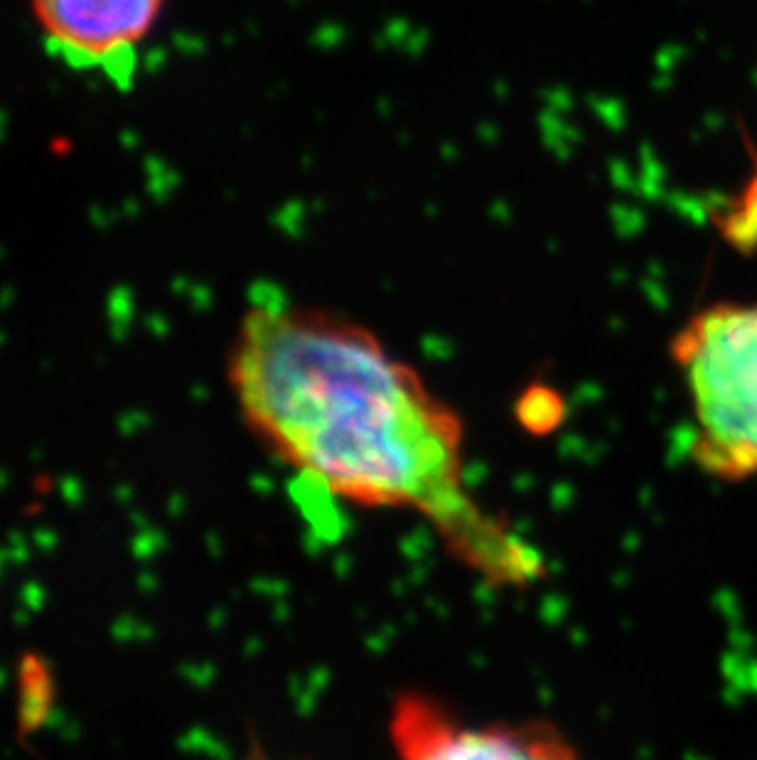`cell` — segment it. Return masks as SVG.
<instances>
[{"label":"cell","instance_id":"obj_3","mask_svg":"<svg viewBox=\"0 0 757 760\" xmlns=\"http://www.w3.org/2000/svg\"><path fill=\"white\" fill-rule=\"evenodd\" d=\"M47 52L72 72L128 89L165 0H28Z\"/></svg>","mask_w":757,"mask_h":760},{"label":"cell","instance_id":"obj_6","mask_svg":"<svg viewBox=\"0 0 757 760\" xmlns=\"http://www.w3.org/2000/svg\"><path fill=\"white\" fill-rule=\"evenodd\" d=\"M728 234L733 237L735 244L745 246V249H753L757 246V180L750 187L748 202H745V210L740 217H733L728 224Z\"/></svg>","mask_w":757,"mask_h":760},{"label":"cell","instance_id":"obj_1","mask_svg":"<svg viewBox=\"0 0 757 760\" xmlns=\"http://www.w3.org/2000/svg\"><path fill=\"white\" fill-rule=\"evenodd\" d=\"M227 377L263 446L332 495L428 519L487 583L544 576L539 551L467 490L458 411L362 323L327 308H251Z\"/></svg>","mask_w":757,"mask_h":760},{"label":"cell","instance_id":"obj_4","mask_svg":"<svg viewBox=\"0 0 757 760\" xmlns=\"http://www.w3.org/2000/svg\"><path fill=\"white\" fill-rule=\"evenodd\" d=\"M443 701L426 692H404L391 704L389 741L408 760H566L578 751L571 738L549 721L470 726Z\"/></svg>","mask_w":757,"mask_h":760},{"label":"cell","instance_id":"obj_5","mask_svg":"<svg viewBox=\"0 0 757 760\" xmlns=\"http://www.w3.org/2000/svg\"><path fill=\"white\" fill-rule=\"evenodd\" d=\"M52 706V674L45 660L25 657L20 667V724L35 731L47 719Z\"/></svg>","mask_w":757,"mask_h":760},{"label":"cell","instance_id":"obj_2","mask_svg":"<svg viewBox=\"0 0 757 760\" xmlns=\"http://www.w3.org/2000/svg\"><path fill=\"white\" fill-rule=\"evenodd\" d=\"M669 352L691 396L696 465L728 483L757 478V303L696 310Z\"/></svg>","mask_w":757,"mask_h":760}]
</instances>
